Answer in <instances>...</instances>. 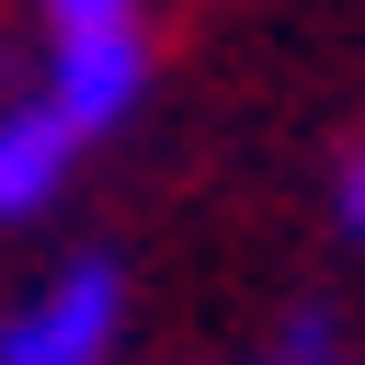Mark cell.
<instances>
[{"label": "cell", "instance_id": "cell-1", "mask_svg": "<svg viewBox=\"0 0 365 365\" xmlns=\"http://www.w3.org/2000/svg\"><path fill=\"white\" fill-rule=\"evenodd\" d=\"M114 342H125V274H114V251L57 262L0 319V365H114Z\"/></svg>", "mask_w": 365, "mask_h": 365}, {"label": "cell", "instance_id": "cell-2", "mask_svg": "<svg viewBox=\"0 0 365 365\" xmlns=\"http://www.w3.org/2000/svg\"><path fill=\"white\" fill-rule=\"evenodd\" d=\"M137 91H148V46H137V23L125 34H57L46 46V114L91 148V137H114L125 114H137Z\"/></svg>", "mask_w": 365, "mask_h": 365}, {"label": "cell", "instance_id": "cell-3", "mask_svg": "<svg viewBox=\"0 0 365 365\" xmlns=\"http://www.w3.org/2000/svg\"><path fill=\"white\" fill-rule=\"evenodd\" d=\"M68 160H80V137H68L46 103H0V217L57 205V194H68Z\"/></svg>", "mask_w": 365, "mask_h": 365}, {"label": "cell", "instance_id": "cell-4", "mask_svg": "<svg viewBox=\"0 0 365 365\" xmlns=\"http://www.w3.org/2000/svg\"><path fill=\"white\" fill-rule=\"evenodd\" d=\"M137 23V0H46V46L57 34H125Z\"/></svg>", "mask_w": 365, "mask_h": 365}, {"label": "cell", "instance_id": "cell-5", "mask_svg": "<svg viewBox=\"0 0 365 365\" xmlns=\"http://www.w3.org/2000/svg\"><path fill=\"white\" fill-rule=\"evenodd\" d=\"M331 217L365 240V148H354V160H342V182H331Z\"/></svg>", "mask_w": 365, "mask_h": 365}, {"label": "cell", "instance_id": "cell-6", "mask_svg": "<svg viewBox=\"0 0 365 365\" xmlns=\"http://www.w3.org/2000/svg\"><path fill=\"white\" fill-rule=\"evenodd\" d=\"M331 365H342V354H331Z\"/></svg>", "mask_w": 365, "mask_h": 365}]
</instances>
